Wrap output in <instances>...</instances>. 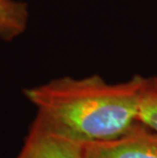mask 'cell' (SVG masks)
<instances>
[{
	"label": "cell",
	"mask_w": 157,
	"mask_h": 158,
	"mask_svg": "<svg viewBox=\"0 0 157 158\" xmlns=\"http://www.w3.org/2000/svg\"><path fill=\"white\" fill-rule=\"evenodd\" d=\"M144 77L109 83L99 75L61 77L27 88L24 95L37 115L81 143L118 138L138 122Z\"/></svg>",
	"instance_id": "6da1fadb"
},
{
	"label": "cell",
	"mask_w": 157,
	"mask_h": 158,
	"mask_svg": "<svg viewBox=\"0 0 157 158\" xmlns=\"http://www.w3.org/2000/svg\"><path fill=\"white\" fill-rule=\"evenodd\" d=\"M15 158H85L84 143L60 133L36 115Z\"/></svg>",
	"instance_id": "7a4b0ae2"
},
{
	"label": "cell",
	"mask_w": 157,
	"mask_h": 158,
	"mask_svg": "<svg viewBox=\"0 0 157 158\" xmlns=\"http://www.w3.org/2000/svg\"><path fill=\"white\" fill-rule=\"evenodd\" d=\"M85 158H157V133L139 120L123 135L84 144Z\"/></svg>",
	"instance_id": "3957f363"
},
{
	"label": "cell",
	"mask_w": 157,
	"mask_h": 158,
	"mask_svg": "<svg viewBox=\"0 0 157 158\" xmlns=\"http://www.w3.org/2000/svg\"><path fill=\"white\" fill-rule=\"evenodd\" d=\"M29 22V7L19 0H0V40L10 42L24 34Z\"/></svg>",
	"instance_id": "277c9868"
},
{
	"label": "cell",
	"mask_w": 157,
	"mask_h": 158,
	"mask_svg": "<svg viewBox=\"0 0 157 158\" xmlns=\"http://www.w3.org/2000/svg\"><path fill=\"white\" fill-rule=\"evenodd\" d=\"M138 120L157 133V76L144 77L140 93Z\"/></svg>",
	"instance_id": "5b68a950"
}]
</instances>
